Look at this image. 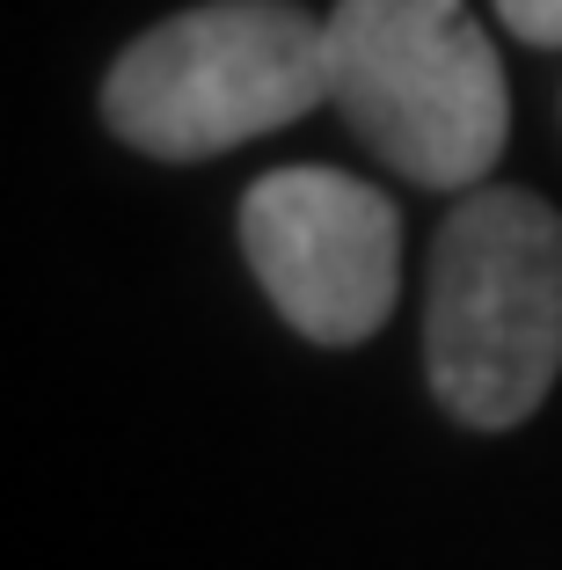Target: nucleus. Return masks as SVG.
Listing matches in <instances>:
<instances>
[{"label":"nucleus","instance_id":"1","mask_svg":"<svg viewBox=\"0 0 562 570\" xmlns=\"http://www.w3.org/2000/svg\"><path fill=\"white\" fill-rule=\"evenodd\" d=\"M431 395L475 432H512L562 373V213L533 190L475 184L431 242Z\"/></svg>","mask_w":562,"mask_h":570},{"label":"nucleus","instance_id":"2","mask_svg":"<svg viewBox=\"0 0 562 570\" xmlns=\"http://www.w3.org/2000/svg\"><path fill=\"white\" fill-rule=\"evenodd\" d=\"M329 102V22L293 0H205L117 51L102 125L154 161H205Z\"/></svg>","mask_w":562,"mask_h":570},{"label":"nucleus","instance_id":"3","mask_svg":"<svg viewBox=\"0 0 562 570\" xmlns=\"http://www.w3.org/2000/svg\"><path fill=\"white\" fill-rule=\"evenodd\" d=\"M329 102L424 190H475L512 139V88L467 0H336Z\"/></svg>","mask_w":562,"mask_h":570},{"label":"nucleus","instance_id":"4","mask_svg":"<svg viewBox=\"0 0 562 570\" xmlns=\"http://www.w3.org/2000/svg\"><path fill=\"white\" fill-rule=\"evenodd\" d=\"M241 256L307 344H365L402 293V213L344 168H270L241 198Z\"/></svg>","mask_w":562,"mask_h":570},{"label":"nucleus","instance_id":"5","mask_svg":"<svg viewBox=\"0 0 562 570\" xmlns=\"http://www.w3.org/2000/svg\"><path fill=\"white\" fill-rule=\"evenodd\" d=\"M496 16L526 45H562V0H496Z\"/></svg>","mask_w":562,"mask_h":570}]
</instances>
